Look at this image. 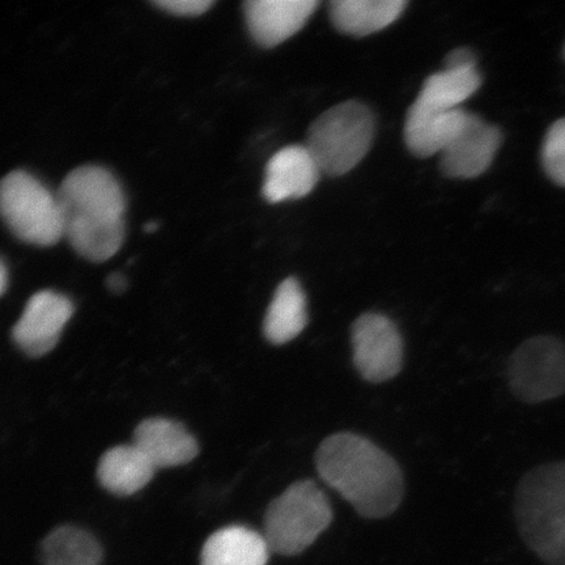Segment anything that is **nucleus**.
Here are the masks:
<instances>
[{"label": "nucleus", "mask_w": 565, "mask_h": 565, "mask_svg": "<svg viewBox=\"0 0 565 565\" xmlns=\"http://www.w3.org/2000/svg\"><path fill=\"white\" fill-rule=\"evenodd\" d=\"M318 476L365 519L388 518L404 499V476L395 459L352 433L324 439L316 454Z\"/></svg>", "instance_id": "nucleus-1"}, {"label": "nucleus", "mask_w": 565, "mask_h": 565, "mask_svg": "<svg viewBox=\"0 0 565 565\" xmlns=\"http://www.w3.org/2000/svg\"><path fill=\"white\" fill-rule=\"evenodd\" d=\"M63 232L73 249L90 263L115 257L125 239L126 200L108 169L84 166L63 180L58 192Z\"/></svg>", "instance_id": "nucleus-2"}, {"label": "nucleus", "mask_w": 565, "mask_h": 565, "mask_svg": "<svg viewBox=\"0 0 565 565\" xmlns=\"http://www.w3.org/2000/svg\"><path fill=\"white\" fill-rule=\"evenodd\" d=\"M514 518L525 545L547 565H565V462L530 470L515 489Z\"/></svg>", "instance_id": "nucleus-3"}, {"label": "nucleus", "mask_w": 565, "mask_h": 565, "mask_svg": "<svg viewBox=\"0 0 565 565\" xmlns=\"http://www.w3.org/2000/svg\"><path fill=\"white\" fill-rule=\"evenodd\" d=\"M376 131L373 111L356 100L334 105L310 125L306 148L321 173L352 171L370 152Z\"/></svg>", "instance_id": "nucleus-4"}, {"label": "nucleus", "mask_w": 565, "mask_h": 565, "mask_svg": "<svg viewBox=\"0 0 565 565\" xmlns=\"http://www.w3.org/2000/svg\"><path fill=\"white\" fill-rule=\"evenodd\" d=\"M331 522L327 493L313 480H299L267 507L263 535L271 553L295 556L312 546Z\"/></svg>", "instance_id": "nucleus-5"}, {"label": "nucleus", "mask_w": 565, "mask_h": 565, "mask_svg": "<svg viewBox=\"0 0 565 565\" xmlns=\"http://www.w3.org/2000/svg\"><path fill=\"white\" fill-rule=\"evenodd\" d=\"M0 216L26 244L53 246L65 237L58 196L24 171H13L0 181Z\"/></svg>", "instance_id": "nucleus-6"}, {"label": "nucleus", "mask_w": 565, "mask_h": 565, "mask_svg": "<svg viewBox=\"0 0 565 565\" xmlns=\"http://www.w3.org/2000/svg\"><path fill=\"white\" fill-rule=\"evenodd\" d=\"M508 385L515 398L536 405L565 394V343L553 335L527 339L508 363Z\"/></svg>", "instance_id": "nucleus-7"}, {"label": "nucleus", "mask_w": 565, "mask_h": 565, "mask_svg": "<svg viewBox=\"0 0 565 565\" xmlns=\"http://www.w3.org/2000/svg\"><path fill=\"white\" fill-rule=\"evenodd\" d=\"M353 364L372 384L392 380L404 365V339L391 318L379 313L360 316L352 324Z\"/></svg>", "instance_id": "nucleus-8"}, {"label": "nucleus", "mask_w": 565, "mask_h": 565, "mask_svg": "<svg viewBox=\"0 0 565 565\" xmlns=\"http://www.w3.org/2000/svg\"><path fill=\"white\" fill-rule=\"evenodd\" d=\"M74 315L73 302L54 291L34 294L12 329L18 348L31 358L51 353Z\"/></svg>", "instance_id": "nucleus-9"}, {"label": "nucleus", "mask_w": 565, "mask_h": 565, "mask_svg": "<svg viewBox=\"0 0 565 565\" xmlns=\"http://www.w3.org/2000/svg\"><path fill=\"white\" fill-rule=\"evenodd\" d=\"M320 4L318 0H247L246 26L256 44L271 49L298 33Z\"/></svg>", "instance_id": "nucleus-10"}, {"label": "nucleus", "mask_w": 565, "mask_h": 565, "mask_svg": "<svg viewBox=\"0 0 565 565\" xmlns=\"http://www.w3.org/2000/svg\"><path fill=\"white\" fill-rule=\"evenodd\" d=\"M501 140L499 127L471 115L465 130L440 153L443 173L450 179H477L491 167Z\"/></svg>", "instance_id": "nucleus-11"}, {"label": "nucleus", "mask_w": 565, "mask_h": 565, "mask_svg": "<svg viewBox=\"0 0 565 565\" xmlns=\"http://www.w3.org/2000/svg\"><path fill=\"white\" fill-rule=\"evenodd\" d=\"M320 168L306 146L281 148L267 162L263 194L268 203L299 200L313 192Z\"/></svg>", "instance_id": "nucleus-12"}, {"label": "nucleus", "mask_w": 565, "mask_h": 565, "mask_svg": "<svg viewBox=\"0 0 565 565\" xmlns=\"http://www.w3.org/2000/svg\"><path fill=\"white\" fill-rule=\"evenodd\" d=\"M482 86L478 68L444 70L430 75L407 111L406 122L414 124L461 108V104ZM405 122V124H406Z\"/></svg>", "instance_id": "nucleus-13"}, {"label": "nucleus", "mask_w": 565, "mask_h": 565, "mask_svg": "<svg viewBox=\"0 0 565 565\" xmlns=\"http://www.w3.org/2000/svg\"><path fill=\"white\" fill-rule=\"evenodd\" d=\"M132 444L157 469L179 468L192 462L200 454V445L188 428L167 418L141 422L134 433Z\"/></svg>", "instance_id": "nucleus-14"}, {"label": "nucleus", "mask_w": 565, "mask_h": 565, "mask_svg": "<svg viewBox=\"0 0 565 565\" xmlns=\"http://www.w3.org/2000/svg\"><path fill=\"white\" fill-rule=\"evenodd\" d=\"M157 470L137 445H119L102 457L97 479L106 491L117 497H131L150 484Z\"/></svg>", "instance_id": "nucleus-15"}, {"label": "nucleus", "mask_w": 565, "mask_h": 565, "mask_svg": "<svg viewBox=\"0 0 565 565\" xmlns=\"http://www.w3.org/2000/svg\"><path fill=\"white\" fill-rule=\"evenodd\" d=\"M270 554L263 534L232 525L217 530L204 542L201 565H267Z\"/></svg>", "instance_id": "nucleus-16"}, {"label": "nucleus", "mask_w": 565, "mask_h": 565, "mask_svg": "<svg viewBox=\"0 0 565 565\" xmlns=\"http://www.w3.org/2000/svg\"><path fill=\"white\" fill-rule=\"evenodd\" d=\"M406 7L405 0H334L329 15L339 32L365 38L392 25Z\"/></svg>", "instance_id": "nucleus-17"}, {"label": "nucleus", "mask_w": 565, "mask_h": 565, "mask_svg": "<svg viewBox=\"0 0 565 565\" xmlns=\"http://www.w3.org/2000/svg\"><path fill=\"white\" fill-rule=\"evenodd\" d=\"M308 324L307 296L296 278L282 280L274 294L264 320L268 342L281 345L298 338Z\"/></svg>", "instance_id": "nucleus-18"}, {"label": "nucleus", "mask_w": 565, "mask_h": 565, "mask_svg": "<svg viewBox=\"0 0 565 565\" xmlns=\"http://www.w3.org/2000/svg\"><path fill=\"white\" fill-rule=\"evenodd\" d=\"M44 565H104L100 541L88 530L63 525L49 533L40 545Z\"/></svg>", "instance_id": "nucleus-19"}, {"label": "nucleus", "mask_w": 565, "mask_h": 565, "mask_svg": "<svg viewBox=\"0 0 565 565\" xmlns=\"http://www.w3.org/2000/svg\"><path fill=\"white\" fill-rule=\"evenodd\" d=\"M542 166L548 179L565 188V118L551 125L542 146Z\"/></svg>", "instance_id": "nucleus-20"}, {"label": "nucleus", "mask_w": 565, "mask_h": 565, "mask_svg": "<svg viewBox=\"0 0 565 565\" xmlns=\"http://www.w3.org/2000/svg\"><path fill=\"white\" fill-rule=\"evenodd\" d=\"M153 4L175 17L195 18L206 13L215 2L214 0H157Z\"/></svg>", "instance_id": "nucleus-21"}, {"label": "nucleus", "mask_w": 565, "mask_h": 565, "mask_svg": "<svg viewBox=\"0 0 565 565\" xmlns=\"http://www.w3.org/2000/svg\"><path fill=\"white\" fill-rule=\"evenodd\" d=\"M477 68V56L469 47H458L445 60V70Z\"/></svg>", "instance_id": "nucleus-22"}, {"label": "nucleus", "mask_w": 565, "mask_h": 565, "mask_svg": "<svg viewBox=\"0 0 565 565\" xmlns=\"http://www.w3.org/2000/svg\"><path fill=\"white\" fill-rule=\"evenodd\" d=\"M106 286H108L109 291L113 294H122L127 289V278L122 274L113 273L109 275L108 279H106Z\"/></svg>", "instance_id": "nucleus-23"}, {"label": "nucleus", "mask_w": 565, "mask_h": 565, "mask_svg": "<svg viewBox=\"0 0 565 565\" xmlns=\"http://www.w3.org/2000/svg\"><path fill=\"white\" fill-rule=\"evenodd\" d=\"M7 285H9V271H7L6 265L0 260V296L4 294Z\"/></svg>", "instance_id": "nucleus-24"}, {"label": "nucleus", "mask_w": 565, "mask_h": 565, "mask_svg": "<svg viewBox=\"0 0 565 565\" xmlns=\"http://www.w3.org/2000/svg\"><path fill=\"white\" fill-rule=\"evenodd\" d=\"M159 231V224L154 222L147 223L145 225V232L146 233H154Z\"/></svg>", "instance_id": "nucleus-25"}]
</instances>
